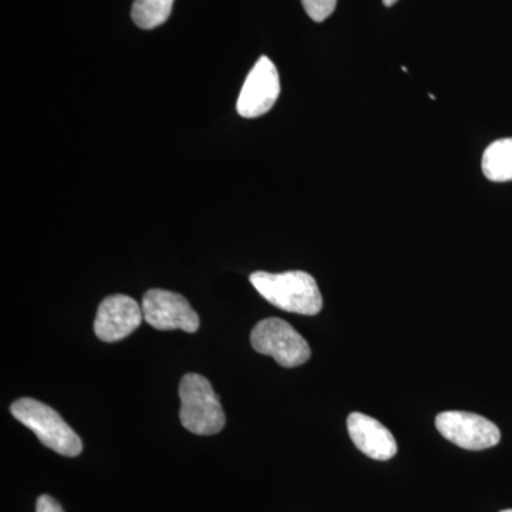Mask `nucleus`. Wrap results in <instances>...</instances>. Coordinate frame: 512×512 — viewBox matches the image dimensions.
I'll list each match as a JSON object with an SVG mask.
<instances>
[{"label": "nucleus", "instance_id": "13", "mask_svg": "<svg viewBox=\"0 0 512 512\" xmlns=\"http://www.w3.org/2000/svg\"><path fill=\"white\" fill-rule=\"evenodd\" d=\"M36 512H64L62 505L57 503L50 495H40L37 498Z\"/></svg>", "mask_w": 512, "mask_h": 512}, {"label": "nucleus", "instance_id": "5", "mask_svg": "<svg viewBox=\"0 0 512 512\" xmlns=\"http://www.w3.org/2000/svg\"><path fill=\"white\" fill-rule=\"evenodd\" d=\"M144 320L157 330H184L194 333L200 329V316L180 293L150 289L143 298Z\"/></svg>", "mask_w": 512, "mask_h": 512}, {"label": "nucleus", "instance_id": "7", "mask_svg": "<svg viewBox=\"0 0 512 512\" xmlns=\"http://www.w3.org/2000/svg\"><path fill=\"white\" fill-rule=\"evenodd\" d=\"M281 94L278 70L269 57L262 56L249 72L237 101L239 116L256 119L274 107Z\"/></svg>", "mask_w": 512, "mask_h": 512}, {"label": "nucleus", "instance_id": "6", "mask_svg": "<svg viewBox=\"0 0 512 512\" xmlns=\"http://www.w3.org/2000/svg\"><path fill=\"white\" fill-rule=\"evenodd\" d=\"M441 436L464 450L480 451L497 446L500 429L483 416L466 412H444L436 417Z\"/></svg>", "mask_w": 512, "mask_h": 512}, {"label": "nucleus", "instance_id": "11", "mask_svg": "<svg viewBox=\"0 0 512 512\" xmlns=\"http://www.w3.org/2000/svg\"><path fill=\"white\" fill-rule=\"evenodd\" d=\"M173 5L174 0H136L131 9V18L138 28H158L170 18Z\"/></svg>", "mask_w": 512, "mask_h": 512}, {"label": "nucleus", "instance_id": "2", "mask_svg": "<svg viewBox=\"0 0 512 512\" xmlns=\"http://www.w3.org/2000/svg\"><path fill=\"white\" fill-rule=\"evenodd\" d=\"M10 413L36 434L40 443L60 456L77 457L83 450L80 437L52 407L23 397L10 406Z\"/></svg>", "mask_w": 512, "mask_h": 512}, {"label": "nucleus", "instance_id": "4", "mask_svg": "<svg viewBox=\"0 0 512 512\" xmlns=\"http://www.w3.org/2000/svg\"><path fill=\"white\" fill-rule=\"evenodd\" d=\"M251 345L261 355L274 357L282 367L301 366L311 357L308 342L279 318L261 320L252 330Z\"/></svg>", "mask_w": 512, "mask_h": 512}, {"label": "nucleus", "instance_id": "1", "mask_svg": "<svg viewBox=\"0 0 512 512\" xmlns=\"http://www.w3.org/2000/svg\"><path fill=\"white\" fill-rule=\"evenodd\" d=\"M252 286L271 305L298 315H318L322 309V293L315 278L303 271L269 274L258 271L249 276Z\"/></svg>", "mask_w": 512, "mask_h": 512}, {"label": "nucleus", "instance_id": "9", "mask_svg": "<svg viewBox=\"0 0 512 512\" xmlns=\"http://www.w3.org/2000/svg\"><path fill=\"white\" fill-rule=\"evenodd\" d=\"M350 439L355 446L373 460L387 461L397 454V443L393 434L380 421L362 413L348 417Z\"/></svg>", "mask_w": 512, "mask_h": 512}, {"label": "nucleus", "instance_id": "14", "mask_svg": "<svg viewBox=\"0 0 512 512\" xmlns=\"http://www.w3.org/2000/svg\"><path fill=\"white\" fill-rule=\"evenodd\" d=\"M396 2H399V0H383L384 6H387V8H390Z\"/></svg>", "mask_w": 512, "mask_h": 512}, {"label": "nucleus", "instance_id": "12", "mask_svg": "<svg viewBox=\"0 0 512 512\" xmlns=\"http://www.w3.org/2000/svg\"><path fill=\"white\" fill-rule=\"evenodd\" d=\"M303 9L313 22H323L335 12L338 0H301Z\"/></svg>", "mask_w": 512, "mask_h": 512}, {"label": "nucleus", "instance_id": "15", "mask_svg": "<svg viewBox=\"0 0 512 512\" xmlns=\"http://www.w3.org/2000/svg\"><path fill=\"white\" fill-rule=\"evenodd\" d=\"M501 512H512V510H504V511H501Z\"/></svg>", "mask_w": 512, "mask_h": 512}, {"label": "nucleus", "instance_id": "10", "mask_svg": "<svg viewBox=\"0 0 512 512\" xmlns=\"http://www.w3.org/2000/svg\"><path fill=\"white\" fill-rule=\"evenodd\" d=\"M483 174L494 183L512 181V138L494 141L484 151Z\"/></svg>", "mask_w": 512, "mask_h": 512}, {"label": "nucleus", "instance_id": "3", "mask_svg": "<svg viewBox=\"0 0 512 512\" xmlns=\"http://www.w3.org/2000/svg\"><path fill=\"white\" fill-rule=\"evenodd\" d=\"M181 424L197 436H212L225 427L220 399L204 376L188 373L180 382Z\"/></svg>", "mask_w": 512, "mask_h": 512}, {"label": "nucleus", "instance_id": "8", "mask_svg": "<svg viewBox=\"0 0 512 512\" xmlns=\"http://www.w3.org/2000/svg\"><path fill=\"white\" fill-rule=\"evenodd\" d=\"M143 319V309L130 296H107L97 311L94 333L103 342H119L130 336Z\"/></svg>", "mask_w": 512, "mask_h": 512}]
</instances>
